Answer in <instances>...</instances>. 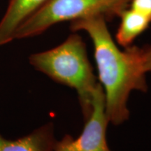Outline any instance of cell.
Wrapping results in <instances>:
<instances>
[{
    "label": "cell",
    "mask_w": 151,
    "mask_h": 151,
    "mask_svg": "<svg viewBox=\"0 0 151 151\" xmlns=\"http://www.w3.org/2000/svg\"><path fill=\"white\" fill-rule=\"evenodd\" d=\"M130 9L144 15L151 20V0H131Z\"/></svg>",
    "instance_id": "8"
},
{
    "label": "cell",
    "mask_w": 151,
    "mask_h": 151,
    "mask_svg": "<svg viewBox=\"0 0 151 151\" xmlns=\"http://www.w3.org/2000/svg\"><path fill=\"white\" fill-rule=\"evenodd\" d=\"M37 71L56 82L76 90L86 120L92 110L94 94L98 83L90 65L86 46L77 34L71 35L59 46L29 58Z\"/></svg>",
    "instance_id": "2"
},
{
    "label": "cell",
    "mask_w": 151,
    "mask_h": 151,
    "mask_svg": "<svg viewBox=\"0 0 151 151\" xmlns=\"http://www.w3.org/2000/svg\"><path fill=\"white\" fill-rule=\"evenodd\" d=\"M131 0H47L18 28L14 39L39 35L54 24L92 16L106 19L120 16Z\"/></svg>",
    "instance_id": "3"
},
{
    "label": "cell",
    "mask_w": 151,
    "mask_h": 151,
    "mask_svg": "<svg viewBox=\"0 0 151 151\" xmlns=\"http://www.w3.org/2000/svg\"><path fill=\"white\" fill-rule=\"evenodd\" d=\"M106 19L92 16L71 22L73 32L84 31L93 43L99 78L105 95L109 121L120 124L129 118L127 100L133 90L146 92L148 86L143 67L141 48L129 46L122 51L112 39Z\"/></svg>",
    "instance_id": "1"
},
{
    "label": "cell",
    "mask_w": 151,
    "mask_h": 151,
    "mask_svg": "<svg viewBox=\"0 0 151 151\" xmlns=\"http://www.w3.org/2000/svg\"><path fill=\"white\" fill-rule=\"evenodd\" d=\"M82 133L73 139L65 136L56 141L53 151H111L106 142V132L109 122L106 114L105 95L102 87L98 85L94 94L91 114Z\"/></svg>",
    "instance_id": "4"
},
{
    "label": "cell",
    "mask_w": 151,
    "mask_h": 151,
    "mask_svg": "<svg viewBox=\"0 0 151 151\" xmlns=\"http://www.w3.org/2000/svg\"><path fill=\"white\" fill-rule=\"evenodd\" d=\"M55 143L52 123L17 140H9L0 134V151H53Z\"/></svg>",
    "instance_id": "6"
},
{
    "label": "cell",
    "mask_w": 151,
    "mask_h": 151,
    "mask_svg": "<svg viewBox=\"0 0 151 151\" xmlns=\"http://www.w3.org/2000/svg\"><path fill=\"white\" fill-rule=\"evenodd\" d=\"M47 1V0H10L0 21V46L14 40L16 30Z\"/></svg>",
    "instance_id": "5"
},
{
    "label": "cell",
    "mask_w": 151,
    "mask_h": 151,
    "mask_svg": "<svg viewBox=\"0 0 151 151\" xmlns=\"http://www.w3.org/2000/svg\"><path fill=\"white\" fill-rule=\"evenodd\" d=\"M119 17L121 22L116 39L118 44L125 48L131 46L136 38L143 33L151 22L148 17L130 8L122 11Z\"/></svg>",
    "instance_id": "7"
},
{
    "label": "cell",
    "mask_w": 151,
    "mask_h": 151,
    "mask_svg": "<svg viewBox=\"0 0 151 151\" xmlns=\"http://www.w3.org/2000/svg\"><path fill=\"white\" fill-rule=\"evenodd\" d=\"M141 60L145 72H151V46L141 48Z\"/></svg>",
    "instance_id": "9"
}]
</instances>
